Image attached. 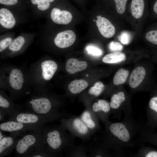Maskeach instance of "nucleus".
<instances>
[{
  "instance_id": "obj_33",
  "label": "nucleus",
  "mask_w": 157,
  "mask_h": 157,
  "mask_svg": "<svg viewBox=\"0 0 157 157\" xmlns=\"http://www.w3.org/2000/svg\"><path fill=\"white\" fill-rule=\"evenodd\" d=\"M118 40L123 44H127L131 41V36L130 34L128 32H122L119 36Z\"/></svg>"
},
{
  "instance_id": "obj_35",
  "label": "nucleus",
  "mask_w": 157,
  "mask_h": 157,
  "mask_svg": "<svg viewBox=\"0 0 157 157\" xmlns=\"http://www.w3.org/2000/svg\"><path fill=\"white\" fill-rule=\"evenodd\" d=\"M109 48L110 50L114 52H119L123 49V46L120 43L112 41L109 44Z\"/></svg>"
},
{
  "instance_id": "obj_23",
  "label": "nucleus",
  "mask_w": 157,
  "mask_h": 157,
  "mask_svg": "<svg viewBox=\"0 0 157 157\" xmlns=\"http://www.w3.org/2000/svg\"><path fill=\"white\" fill-rule=\"evenodd\" d=\"M129 74L128 70L123 68L119 69L115 73L113 79L115 85L123 84L126 81Z\"/></svg>"
},
{
  "instance_id": "obj_16",
  "label": "nucleus",
  "mask_w": 157,
  "mask_h": 157,
  "mask_svg": "<svg viewBox=\"0 0 157 157\" xmlns=\"http://www.w3.org/2000/svg\"><path fill=\"white\" fill-rule=\"evenodd\" d=\"M87 62L79 61L76 59L71 58L66 61L65 69L69 74H73L86 69L87 67Z\"/></svg>"
},
{
  "instance_id": "obj_14",
  "label": "nucleus",
  "mask_w": 157,
  "mask_h": 157,
  "mask_svg": "<svg viewBox=\"0 0 157 157\" xmlns=\"http://www.w3.org/2000/svg\"><path fill=\"white\" fill-rule=\"evenodd\" d=\"M16 23V19L11 11L7 7L2 6L0 9L1 26L5 28L11 29Z\"/></svg>"
},
{
  "instance_id": "obj_11",
  "label": "nucleus",
  "mask_w": 157,
  "mask_h": 157,
  "mask_svg": "<svg viewBox=\"0 0 157 157\" xmlns=\"http://www.w3.org/2000/svg\"><path fill=\"white\" fill-rule=\"evenodd\" d=\"M76 35L71 30H67L58 33L53 40L55 45L60 49H65L71 46L75 42Z\"/></svg>"
},
{
  "instance_id": "obj_24",
  "label": "nucleus",
  "mask_w": 157,
  "mask_h": 157,
  "mask_svg": "<svg viewBox=\"0 0 157 157\" xmlns=\"http://www.w3.org/2000/svg\"><path fill=\"white\" fill-rule=\"evenodd\" d=\"M92 109L95 112L103 111L107 113L110 109L109 103L103 99H100L97 102L94 103L92 105Z\"/></svg>"
},
{
  "instance_id": "obj_1",
  "label": "nucleus",
  "mask_w": 157,
  "mask_h": 157,
  "mask_svg": "<svg viewBox=\"0 0 157 157\" xmlns=\"http://www.w3.org/2000/svg\"><path fill=\"white\" fill-rule=\"evenodd\" d=\"M26 64L16 66L1 63L0 66V88L6 90L13 101L30 95L32 88Z\"/></svg>"
},
{
  "instance_id": "obj_34",
  "label": "nucleus",
  "mask_w": 157,
  "mask_h": 157,
  "mask_svg": "<svg viewBox=\"0 0 157 157\" xmlns=\"http://www.w3.org/2000/svg\"><path fill=\"white\" fill-rule=\"evenodd\" d=\"M86 50L89 54L94 56H99L102 53L100 49L93 46H87L86 48Z\"/></svg>"
},
{
  "instance_id": "obj_37",
  "label": "nucleus",
  "mask_w": 157,
  "mask_h": 157,
  "mask_svg": "<svg viewBox=\"0 0 157 157\" xmlns=\"http://www.w3.org/2000/svg\"><path fill=\"white\" fill-rule=\"evenodd\" d=\"M146 157H157V152L152 151L148 153L146 156Z\"/></svg>"
},
{
  "instance_id": "obj_20",
  "label": "nucleus",
  "mask_w": 157,
  "mask_h": 157,
  "mask_svg": "<svg viewBox=\"0 0 157 157\" xmlns=\"http://www.w3.org/2000/svg\"><path fill=\"white\" fill-rule=\"evenodd\" d=\"M144 8V0H132L131 5V11L132 16L138 19L142 16Z\"/></svg>"
},
{
  "instance_id": "obj_13",
  "label": "nucleus",
  "mask_w": 157,
  "mask_h": 157,
  "mask_svg": "<svg viewBox=\"0 0 157 157\" xmlns=\"http://www.w3.org/2000/svg\"><path fill=\"white\" fill-rule=\"evenodd\" d=\"M96 24L100 33L104 37L109 38L114 35L115 28L106 18L101 17L97 19Z\"/></svg>"
},
{
  "instance_id": "obj_12",
  "label": "nucleus",
  "mask_w": 157,
  "mask_h": 157,
  "mask_svg": "<svg viewBox=\"0 0 157 157\" xmlns=\"http://www.w3.org/2000/svg\"><path fill=\"white\" fill-rule=\"evenodd\" d=\"M50 16L52 21L58 24H68L72 19V15L69 12L65 10H61L56 7L52 9Z\"/></svg>"
},
{
  "instance_id": "obj_8",
  "label": "nucleus",
  "mask_w": 157,
  "mask_h": 157,
  "mask_svg": "<svg viewBox=\"0 0 157 157\" xmlns=\"http://www.w3.org/2000/svg\"><path fill=\"white\" fill-rule=\"evenodd\" d=\"M0 129L2 131L12 132H25L28 131L41 132V130L36 127L14 120H9L1 123Z\"/></svg>"
},
{
  "instance_id": "obj_22",
  "label": "nucleus",
  "mask_w": 157,
  "mask_h": 157,
  "mask_svg": "<svg viewBox=\"0 0 157 157\" xmlns=\"http://www.w3.org/2000/svg\"><path fill=\"white\" fill-rule=\"evenodd\" d=\"M54 155L55 154L51 152L45 144L36 148L29 157H46L52 156Z\"/></svg>"
},
{
  "instance_id": "obj_32",
  "label": "nucleus",
  "mask_w": 157,
  "mask_h": 157,
  "mask_svg": "<svg viewBox=\"0 0 157 157\" xmlns=\"http://www.w3.org/2000/svg\"><path fill=\"white\" fill-rule=\"evenodd\" d=\"M146 39L152 43L157 44V30L147 32L145 36Z\"/></svg>"
},
{
  "instance_id": "obj_29",
  "label": "nucleus",
  "mask_w": 157,
  "mask_h": 157,
  "mask_svg": "<svg viewBox=\"0 0 157 157\" xmlns=\"http://www.w3.org/2000/svg\"><path fill=\"white\" fill-rule=\"evenodd\" d=\"M104 88V84L101 82L98 81L95 83L93 86L89 89L88 93L90 94L98 97L103 91Z\"/></svg>"
},
{
  "instance_id": "obj_6",
  "label": "nucleus",
  "mask_w": 157,
  "mask_h": 157,
  "mask_svg": "<svg viewBox=\"0 0 157 157\" xmlns=\"http://www.w3.org/2000/svg\"><path fill=\"white\" fill-rule=\"evenodd\" d=\"M9 117V120L16 121L36 127L41 130L47 123L54 120L51 118L34 113L22 110Z\"/></svg>"
},
{
  "instance_id": "obj_15",
  "label": "nucleus",
  "mask_w": 157,
  "mask_h": 157,
  "mask_svg": "<svg viewBox=\"0 0 157 157\" xmlns=\"http://www.w3.org/2000/svg\"><path fill=\"white\" fill-rule=\"evenodd\" d=\"M110 129L112 133L120 140L127 142L130 139L129 131L125 126L121 123H114L110 126Z\"/></svg>"
},
{
  "instance_id": "obj_21",
  "label": "nucleus",
  "mask_w": 157,
  "mask_h": 157,
  "mask_svg": "<svg viewBox=\"0 0 157 157\" xmlns=\"http://www.w3.org/2000/svg\"><path fill=\"white\" fill-rule=\"evenodd\" d=\"M126 56L124 53L115 52L106 55L102 58L103 62L108 63H115L124 60Z\"/></svg>"
},
{
  "instance_id": "obj_3",
  "label": "nucleus",
  "mask_w": 157,
  "mask_h": 157,
  "mask_svg": "<svg viewBox=\"0 0 157 157\" xmlns=\"http://www.w3.org/2000/svg\"><path fill=\"white\" fill-rule=\"evenodd\" d=\"M27 111L32 112L54 120L62 116L58 111L59 104L48 89L45 90L33 92L26 101Z\"/></svg>"
},
{
  "instance_id": "obj_40",
  "label": "nucleus",
  "mask_w": 157,
  "mask_h": 157,
  "mask_svg": "<svg viewBox=\"0 0 157 157\" xmlns=\"http://www.w3.org/2000/svg\"><path fill=\"white\" fill-rule=\"evenodd\" d=\"M1 131L0 130V140L2 139L5 136L1 132Z\"/></svg>"
},
{
  "instance_id": "obj_2",
  "label": "nucleus",
  "mask_w": 157,
  "mask_h": 157,
  "mask_svg": "<svg viewBox=\"0 0 157 157\" xmlns=\"http://www.w3.org/2000/svg\"><path fill=\"white\" fill-rule=\"evenodd\" d=\"M58 69L57 63L46 56L32 63L28 68L29 84L33 92L47 89L48 82L53 78Z\"/></svg>"
},
{
  "instance_id": "obj_4",
  "label": "nucleus",
  "mask_w": 157,
  "mask_h": 157,
  "mask_svg": "<svg viewBox=\"0 0 157 157\" xmlns=\"http://www.w3.org/2000/svg\"><path fill=\"white\" fill-rule=\"evenodd\" d=\"M45 144L42 133L34 131L18 138L14 150L17 156L29 157L36 148Z\"/></svg>"
},
{
  "instance_id": "obj_36",
  "label": "nucleus",
  "mask_w": 157,
  "mask_h": 157,
  "mask_svg": "<svg viewBox=\"0 0 157 157\" xmlns=\"http://www.w3.org/2000/svg\"><path fill=\"white\" fill-rule=\"evenodd\" d=\"M149 106L151 109L157 113V97L151 99L149 102Z\"/></svg>"
},
{
  "instance_id": "obj_5",
  "label": "nucleus",
  "mask_w": 157,
  "mask_h": 157,
  "mask_svg": "<svg viewBox=\"0 0 157 157\" xmlns=\"http://www.w3.org/2000/svg\"><path fill=\"white\" fill-rule=\"evenodd\" d=\"M46 145L52 153L61 150L67 142V138L63 127L45 126L41 130Z\"/></svg>"
},
{
  "instance_id": "obj_18",
  "label": "nucleus",
  "mask_w": 157,
  "mask_h": 157,
  "mask_svg": "<svg viewBox=\"0 0 157 157\" xmlns=\"http://www.w3.org/2000/svg\"><path fill=\"white\" fill-rule=\"evenodd\" d=\"M55 0H25L26 3L40 12H45L50 8Z\"/></svg>"
},
{
  "instance_id": "obj_42",
  "label": "nucleus",
  "mask_w": 157,
  "mask_h": 157,
  "mask_svg": "<svg viewBox=\"0 0 157 157\" xmlns=\"http://www.w3.org/2000/svg\"><path fill=\"white\" fill-rule=\"evenodd\" d=\"M88 76V75H87V74L86 75V76Z\"/></svg>"
},
{
  "instance_id": "obj_10",
  "label": "nucleus",
  "mask_w": 157,
  "mask_h": 157,
  "mask_svg": "<svg viewBox=\"0 0 157 157\" xmlns=\"http://www.w3.org/2000/svg\"><path fill=\"white\" fill-rule=\"evenodd\" d=\"M19 132L10 133V135L5 136L0 140V157H3L10 154L14 149L18 138L21 134Z\"/></svg>"
},
{
  "instance_id": "obj_27",
  "label": "nucleus",
  "mask_w": 157,
  "mask_h": 157,
  "mask_svg": "<svg viewBox=\"0 0 157 157\" xmlns=\"http://www.w3.org/2000/svg\"><path fill=\"white\" fill-rule=\"evenodd\" d=\"M25 3H26L25 0H0L1 5L7 7L23 6Z\"/></svg>"
},
{
  "instance_id": "obj_17",
  "label": "nucleus",
  "mask_w": 157,
  "mask_h": 157,
  "mask_svg": "<svg viewBox=\"0 0 157 157\" xmlns=\"http://www.w3.org/2000/svg\"><path fill=\"white\" fill-rule=\"evenodd\" d=\"M146 75V71L142 67H138L132 72L129 79L130 86L132 88L138 87Z\"/></svg>"
},
{
  "instance_id": "obj_39",
  "label": "nucleus",
  "mask_w": 157,
  "mask_h": 157,
  "mask_svg": "<svg viewBox=\"0 0 157 157\" xmlns=\"http://www.w3.org/2000/svg\"><path fill=\"white\" fill-rule=\"evenodd\" d=\"M153 10L155 13L157 14V0L155 3L154 6Z\"/></svg>"
},
{
  "instance_id": "obj_38",
  "label": "nucleus",
  "mask_w": 157,
  "mask_h": 157,
  "mask_svg": "<svg viewBox=\"0 0 157 157\" xmlns=\"http://www.w3.org/2000/svg\"><path fill=\"white\" fill-rule=\"evenodd\" d=\"M5 115V114L2 111L0 110V121H1L3 119Z\"/></svg>"
},
{
  "instance_id": "obj_7",
  "label": "nucleus",
  "mask_w": 157,
  "mask_h": 157,
  "mask_svg": "<svg viewBox=\"0 0 157 157\" xmlns=\"http://www.w3.org/2000/svg\"><path fill=\"white\" fill-rule=\"evenodd\" d=\"M29 42L22 36H19L14 39L7 50L1 58L5 59L11 58L22 53L29 44Z\"/></svg>"
},
{
  "instance_id": "obj_26",
  "label": "nucleus",
  "mask_w": 157,
  "mask_h": 157,
  "mask_svg": "<svg viewBox=\"0 0 157 157\" xmlns=\"http://www.w3.org/2000/svg\"><path fill=\"white\" fill-rule=\"evenodd\" d=\"M72 125L75 130L81 135H85L88 132V128L81 119L78 118L74 119Z\"/></svg>"
},
{
  "instance_id": "obj_25",
  "label": "nucleus",
  "mask_w": 157,
  "mask_h": 157,
  "mask_svg": "<svg viewBox=\"0 0 157 157\" xmlns=\"http://www.w3.org/2000/svg\"><path fill=\"white\" fill-rule=\"evenodd\" d=\"M125 100V95L123 92H119L117 94H115L111 97L110 104V107L113 109H117Z\"/></svg>"
},
{
  "instance_id": "obj_19",
  "label": "nucleus",
  "mask_w": 157,
  "mask_h": 157,
  "mask_svg": "<svg viewBox=\"0 0 157 157\" xmlns=\"http://www.w3.org/2000/svg\"><path fill=\"white\" fill-rule=\"evenodd\" d=\"M88 83L83 79L75 80L69 84L68 89L69 92L73 94L81 92L88 86Z\"/></svg>"
},
{
  "instance_id": "obj_31",
  "label": "nucleus",
  "mask_w": 157,
  "mask_h": 157,
  "mask_svg": "<svg viewBox=\"0 0 157 157\" xmlns=\"http://www.w3.org/2000/svg\"><path fill=\"white\" fill-rule=\"evenodd\" d=\"M115 4L116 10L119 14L124 13L125 10L127 0H114Z\"/></svg>"
},
{
  "instance_id": "obj_41",
  "label": "nucleus",
  "mask_w": 157,
  "mask_h": 157,
  "mask_svg": "<svg viewBox=\"0 0 157 157\" xmlns=\"http://www.w3.org/2000/svg\"><path fill=\"white\" fill-rule=\"evenodd\" d=\"M101 17V15L98 16H97V19L100 18Z\"/></svg>"
},
{
  "instance_id": "obj_30",
  "label": "nucleus",
  "mask_w": 157,
  "mask_h": 157,
  "mask_svg": "<svg viewBox=\"0 0 157 157\" xmlns=\"http://www.w3.org/2000/svg\"><path fill=\"white\" fill-rule=\"evenodd\" d=\"M13 39L11 37H6L1 39L0 41V53L2 55L7 50Z\"/></svg>"
},
{
  "instance_id": "obj_9",
  "label": "nucleus",
  "mask_w": 157,
  "mask_h": 157,
  "mask_svg": "<svg viewBox=\"0 0 157 157\" xmlns=\"http://www.w3.org/2000/svg\"><path fill=\"white\" fill-rule=\"evenodd\" d=\"M0 110L9 116L22 110L20 106L15 104L3 89L0 90Z\"/></svg>"
},
{
  "instance_id": "obj_28",
  "label": "nucleus",
  "mask_w": 157,
  "mask_h": 157,
  "mask_svg": "<svg viewBox=\"0 0 157 157\" xmlns=\"http://www.w3.org/2000/svg\"><path fill=\"white\" fill-rule=\"evenodd\" d=\"M81 119L88 128L93 129L95 127V123L89 111H84L81 115Z\"/></svg>"
}]
</instances>
